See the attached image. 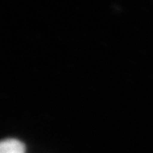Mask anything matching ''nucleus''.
<instances>
[{"label":"nucleus","instance_id":"obj_1","mask_svg":"<svg viewBox=\"0 0 153 153\" xmlns=\"http://www.w3.org/2000/svg\"><path fill=\"white\" fill-rule=\"evenodd\" d=\"M0 153H25V147L18 139H6L1 142Z\"/></svg>","mask_w":153,"mask_h":153}]
</instances>
